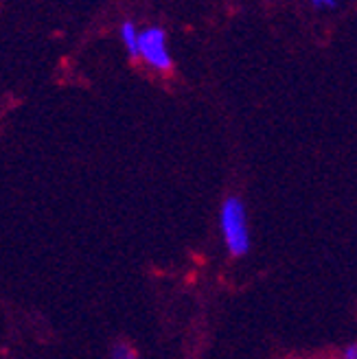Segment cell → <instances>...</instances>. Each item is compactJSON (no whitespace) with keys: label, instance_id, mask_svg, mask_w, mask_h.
I'll list each match as a JSON object with an SVG mask.
<instances>
[{"label":"cell","instance_id":"1","mask_svg":"<svg viewBox=\"0 0 357 359\" xmlns=\"http://www.w3.org/2000/svg\"><path fill=\"white\" fill-rule=\"evenodd\" d=\"M220 228L230 257H243L250 250V228L248 212L237 195H228L220 210Z\"/></svg>","mask_w":357,"mask_h":359},{"label":"cell","instance_id":"2","mask_svg":"<svg viewBox=\"0 0 357 359\" xmlns=\"http://www.w3.org/2000/svg\"><path fill=\"white\" fill-rule=\"evenodd\" d=\"M136 57H140L149 68L158 73H169L173 68V57L167 44V33L160 27H147L138 35V50Z\"/></svg>","mask_w":357,"mask_h":359},{"label":"cell","instance_id":"3","mask_svg":"<svg viewBox=\"0 0 357 359\" xmlns=\"http://www.w3.org/2000/svg\"><path fill=\"white\" fill-rule=\"evenodd\" d=\"M138 35H140V29L136 27V22L125 20L121 25V42L132 57H136V50H138Z\"/></svg>","mask_w":357,"mask_h":359},{"label":"cell","instance_id":"4","mask_svg":"<svg viewBox=\"0 0 357 359\" xmlns=\"http://www.w3.org/2000/svg\"><path fill=\"white\" fill-rule=\"evenodd\" d=\"M112 359H140L138 353L125 342H119L114 348H112Z\"/></svg>","mask_w":357,"mask_h":359},{"label":"cell","instance_id":"5","mask_svg":"<svg viewBox=\"0 0 357 359\" xmlns=\"http://www.w3.org/2000/svg\"><path fill=\"white\" fill-rule=\"evenodd\" d=\"M314 9L316 11H333V9H337V3H333V0H316Z\"/></svg>","mask_w":357,"mask_h":359},{"label":"cell","instance_id":"6","mask_svg":"<svg viewBox=\"0 0 357 359\" xmlns=\"http://www.w3.org/2000/svg\"><path fill=\"white\" fill-rule=\"evenodd\" d=\"M342 359H357V346L355 344H349L342 353Z\"/></svg>","mask_w":357,"mask_h":359}]
</instances>
